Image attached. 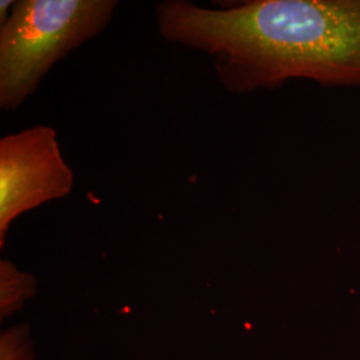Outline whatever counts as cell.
Instances as JSON below:
<instances>
[{
	"mask_svg": "<svg viewBox=\"0 0 360 360\" xmlns=\"http://www.w3.org/2000/svg\"><path fill=\"white\" fill-rule=\"evenodd\" d=\"M160 35L214 58L233 94L304 79L360 87V0H251L223 8L166 0L155 7Z\"/></svg>",
	"mask_w": 360,
	"mask_h": 360,
	"instance_id": "6da1fadb",
	"label": "cell"
},
{
	"mask_svg": "<svg viewBox=\"0 0 360 360\" xmlns=\"http://www.w3.org/2000/svg\"><path fill=\"white\" fill-rule=\"evenodd\" d=\"M116 0H19L0 26V107L18 110L70 52L98 37Z\"/></svg>",
	"mask_w": 360,
	"mask_h": 360,
	"instance_id": "7a4b0ae2",
	"label": "cell"
},
{
	"mask_svg": "<svg viewBox=\"0 0 360 360\" xmlns=\"http://www.w3.org/2000/svg\"><path fill=\"white\" fill-rule=\"evenodd\" d=\"M74 172L56 131L38 124L0 139V245L22 214L72 193Z\"/></svg>",
	"mask_w": 360,
	"mask_h": 360,
	"instance_id": "3957f363",
	"label": "cell"
},
{
	"mask_svg": "<svg viewBox=\"0 0 360 360\" xmlns=\"http://www.w3.org/2000/svg\"><path fill=\"white\" fill-rule=\"evenodd\" d=\"M1 276V306L3 309H13L20 304L35 291V281L31 275L16 270L10 262L3 260L0 264Z\"/></svg>",
	"mask_w": 360,
	"mask_h": 360,
	"instance_id": "277c9868",
	"label": "cell"
},
{
	"mask_svg": "<svg viewBox=\"0 0 360 360\" xmlns=\"http://www.w3.org/2000/svg\"><path fill=\"white\" fill-rule=\"evenodd\" d=\"M15 4H16L15 0H1L0 1V26H3L8 20Z\"/></svg>",
	"mask_w": 360,
	"mask_h": 360,
	"instance_id": "5b68a950",
	"label": "cell"
}]
</instances>
